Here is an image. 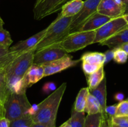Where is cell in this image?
Masks as SVG:
<instances>
[{
    "label": "cell",
    "instance_id": "obj_1",
    "mask_svg": "<svg viewBox=\"0 0 128 127\" xmlns=\"http://www.w3.org/2000/svg\"><path fill=\"white\" fill-rule=\"evenodd\" d=\"M34 54V50L21 54L6 68V82L10 92H26L28 88L24 82V77L33 64Z\"/></svg>",
    "mask_w": 128,
    "mask_h": 127
},
{
    "label": "cell",
    "instance_id": "obj_2",
    "mask_svg": "<svg viewBox=\"0 0 128 127\" xmlns=\"http://www.w3.org/2000/svg\"><path fill=\"white\" fill-rule=\"evenodd\" d=\"M67 84L62 83L50 95L38 104V110L31 117L33 123L48 127H56L58 112Z\"/></svg>",
    "mask_w": 128,
    "mask_h": 127
},
{
    "label": "cell",
    "instance_id": "obj_3",
    "mask_svg": "<svg viewBox=\"0 0 128 127\" xmlns=\"http://www.w3.org/2000/svg\"><path fill=\"white\" fill-rule=\"evenodd\" d=\"M72 17H61L60 15L47 27L43 37L34 49V52L61 42L69 35Z\"/></svg>",
    "mask_w": 128,
    "mask_h": 127
},
{
    "label": "cell",
    "instance_id": "obj_4",
    "mask_svg": "<svg viewBox=\"0 0 128 127\" xmlns=\"http://www.w3.org/2000/svg\"><path fill=\"white\" fill-rule=\"evenodd\" d=\"M31 107L26 92L19 93L10 92L4 105L5 117L10 122L20 119L29 115Z\"/></svg>",
    "mask_w": 128,
    "mask_h": 127
},
{
    "label": "cell",
    "instance_id": "obj_5",
    "mask_svg": "<svg viewBox=\"0 0 128 127\" xmlns=\"http://www.w3.org/2000/svg\"><path fill=\"white\" fill-rule=\"evenodd\" d=\"M95 36L96 31H79L70 34L58 44L70 54L94 44Z\"/></svg>",
    "mask_w": 128,
    "mask_h": 127
},
{
    "label": "cell",
    "instance_id": "obj_6",
    "mask_svg": "<svg viewBox=\"0 0 128 127\" xmlns=\"http://www.w3.org/2000/svg\"><path fill=\"white\" fill-rule=\"evenodd\" d=\"M101 0H86L81 11L72 17L70 26L69 34L78 32L85 21L97 12L98 7Z\"/></svg>",
    "mask_w": 128,
    "mask_h": 127
},
{
    "label": "cell",
    "instance_id": "obj_7",
    "mask_svg": "<svg viewBox=\"0 0 128 127\" xmlns=\"http://www.w3.org/2000/svg\"><path fill=\"white\" fill-rule=\"evenodd\" d=\"M128 27L127 22L122 16L111 19L96 30L94 44L100 43Z\"/></svg>",
    "mask_w": 128,
    "mask_h": 127
},
{
    "label": "cell",
    "instance_id": "obj_8",
    "mask_svg": "<svg viewBox=\"0 0 128 127\" xmlns=\"http://www.w3.org/2000/svg\"><path fill=\"white\" fill-rule=\"evenodd\" d=\"M68 54L59 44L42 49L34 54L33 64L43 65L45 64L61 59Z\"/></svg>",
    "mask_w": 128,
    "mask_h": 127
},
{
    "label": "cell",
    "instance_id": "obj_9",
    "mask_svg": "<svg viewBox=\"0 0 128 127\" xmlns=\"http://www.w3.org/2000/svg\"><path fill=\"white\" fill-rule=\"evenodd\" d=\"M66 0H36L33 9L34 18L41 20L61 9Z\"/></svg>",
    "mask_w": 128,
    "mask_h": 127
},
{
    "label": "cell",
    "instance_id": "obj_10",
    "mask_svg": "<svg viewBox=\"0 0 128 127\" xmlns=\"http://www.w3.org/2000/svg\"><path fill=\"white\" fill-rule=\"evenodd\" d=\"M80 61V59L73 60L72 56L68 54L62 58L45 64L42 65L44 70V77L59 73L70 67H74Z\"/></svg>",
    "mask_w": 128,
    "mask_h": 127
},
{
    "label": "cell",
    "instance_id": "obj_11",
    "mask_svg": "<svg viewBox=\"0 0 128 127\" xmlns=\"http://www.w3.org/2000/svg\"><path fill=\"white\" fill-rule=\"evenodd\" d=\"M97 12L111 19L123 16L125 12L124 4L117 0H101L98 7Z\"/></svg>",
    "mask_w": 128,
    "mask_h": 127
},
{
    "label": "cell",
    "instance_id": "obj_12",
    "mask_svg": "<svg viewBox=\"0 0 128 127\" xmlns=\"http://www.w3.org/2000/svg\"><path fill=\"white\" fill-rule=\"evenodd\" d=\"M46 31L47 27L26 39L19 41L16 44L10 47V51L11 52H17L21 54L31 50H34L36 45L43 37Z\"/></svg>",
    "mask_w": 128,
    "mask_h": 127
},
{
    "label": "cell",
    "instance_id": "obj_13",
    "mask_svg": "<svg viewBox=\"0 0 128 127\" xmlns=\"http://www.w3.org/2000/svg\"><path fill=\"white\" fill-rule=\"evenodd\" d=\"M111 19L106 16L96 12L85 21L79 31H96L98 29L103 26L104 24L110 21Z\"/></svg>",
    "mask_w": 128,
    "mask_h": 127
},
{
    "label": "cell",
    "instance_id": "obj_14",
    "mask_svg": "<svg viewBox=\"0 0 128 127\" xmlns=\"http://www.w3.org/2000/svg\"><path fill=\"white\" fill-rule=\"evenodd\" d=\"M126 43H128V27L100 42V44L106 46L111 50H114Z\"/></svg>",
    "mask_w": 128,
    "mask_h": 127
},
{
    "label": "cell",
    "instance_id": "obj_15",
    "mask_svg": "<svg viewBox=\"0 0 128 127\" xmlns=\"http://www.w3.org/2000/svg\"><path fill=\"white\" fill-rule=\"evenodd\" d=\"M44 77V70L42 65L32 64L26 72L24 82L27 88L31 87Z\"/></svg>",
    "mask_w": 128,
    "mask_h": 127
},
{
    "label": "cell",
    "instance_id": "obj_16",
    "mask_svg": "<svg viewBox=\"0 0 128 127\" xmlns=\"http://www.w3.org/2000/svg\"><path fill=\"white\" fill-rule=\"evenodd\" d=\"M84 4L82 0H71L66 2L61 7L60 16L61 17H73L82 9Z\"/></svg>",
    "mask_w": 128,
    "mask_h": 127
},
{
    "label": "cell",
    "instance_id": "obj_17",
    "mask_svg": "<svg viewBox=\"0 0 128 127\" xmlns=\"http://www.w3.org/2000/svg\"><path fill=\"white\" fill-rule=\"evenodd\" d=\"M94 97H96L98 100L102 109V113H105V110L106 108V98H107V87H106V77L100 85L93 90H90Z\"/></svg>",
    "mask_w": 128,
    "mask_h": 127
},
{
    "label": "cell",
    "instance_id": "obj_18",
    "mask_svg": "<svg viewBox=\"0 0 128 127\" xmlns=\"http://www.w3.org/2000/svg\"><path fill=\"white\" fill-rule=\"evenodd\" d=\"M19 55L20 54L11 52L10 47L0 46V70L6 69Z\"/></svg>",
    "mask_w": 128,
    "mask_h": 127
},
{
    "label": "cell",
    "instance_id": "obj_19",
    "mask_svg": "<svg viewBox=\"0 0 128 127\" xmlns=\"http://www.w3.org/2000/svg\"><path fill=\"white\" fill-rule=\"evenodd\" d=\"M80 60L82 62L104 65L105 54L100 52H86L81 56Z\"/></svg>",
    "mask_w": 128,
    "mask_h": 127
},
{
    "label": "cell",
    "instance_id": "obj_20",
    "mask_svg": "<svg viewBox=\"0 0 128 127\" xmlns=\"http://www.w3.org/2000/svg\"><path fill=\"white\" fill-rule=\"evenodd\" d=\"M87 77L88 86L89 90H91L96 88L101 82L105 78V72L104 69V66L101 67L98 70L89 75L86 76Z\"/></svg>",
    "mask_w": 128,
    "mask_h": 127
},
{
    "label": "cell",
    "instance_id": "obj_21",
    "mask_svg": "<svg viewBox=\"0 0 128 127\" xmlns=\"http://www.w3.org/2000/svg\"><path fill=\"white\" fill-rule=\"evenodd\" d=\"M89 93L90 90L88 87H84L79 91L73 107L75 110L80 112H84Z\"/></svg>",
    "mask_w": 128,
    "mask_h": 127
},
{
    "label": "cell",
    "instance_id": "obj_22",
    "mask_svg": "<svg viewBox=\"0 0 128 127\" xmlns=\"http://www.w3.org/2000/svg\"><path fill=\"white\" fill-rule=\"evenodd\" d=\"M85 113L88 115H94L98 113H102L101 107L99 103L98 100L91 93H89L86 102Z\"/></svg>",
    "mask_w": 128,
    "mask_h": 127
},
{
    "label": "cell",
    "instance_id": "obj_23",
    "mask_svg": "<svg viewBox=\"0 0 128 127\" xmlns=\"http://www.w3.org/2000/svg\"><path fill=\"white\" fill-rule=\"evenodd\" d=\"M5 70H0V104L4 105L10 93L7 85Z\"/></svg>",
    "mask_w": 128,
    "mask_h": 127
},
{
    "label": "cell",
    "instance_id": "obj_24",
    "mask_svg": "<svg viewBox=\"0 0 128 127\" xmlns=\"http://www.w3.org/2000/svg\"><path fill=\"white\" fill-rule=\"evenodd\" d=\"M84 113L77 112L72 108L71 117L67 120L71 127H84L86 120Z\"/></svg>",
    "mask_w": 128,
    "mask_h": 127
},
{
    "label": "cell",
    "instance_id": "obj_25",
    "mask_svg": "<svg viewBox=\"0 0 128 127\" xmlns=\"http://www.w3.org/2000/svg\"><path fill=\"white\" fill-rule=\"evenodd\" d=\"M102 120V113L88 115L86 117L84 127H101Z\"/></svg>",
    "mask_w": 128,
    "mask_h": 127
},
{
    "label": "cell",
    "instance_id": "obj_26",
    "mask_svg": "<svg viewBox=\"0 0 128 127\" xmlns=\"http://www.w3.org/2000/svg\"><path fill=\"white\" fill-rule=\"evenodd\" d=\"M4 22L0 23V46L10 47L12 43L10 33L3 27Z\"/></svg>",
    "mask_w": 128,
    "mask_h": 127
},
{
    "label": "cell",
    "instance_id": "obj_27",
    "mask_svg": "<svg viewBox=\"0 0 128 127\" xmlns=\"http://www.w3.org/2000/svg\"><path fill=\"white\" fill-rule=\"evenodd\" d=\"M33 123L31 115L25 116L20 119L11 122L10 127H31Z\"/></svg>",
    "mask_w": 128,
    "mask_h": 127
},
{
    "label": "cell",
    "instance_id": "obj_28",
    "mask_svg": "<svg viewBox=\"0 0 128 127\" xmlns=\"http://www.w3.org/2000/svg\"><path fill=\"white\" fill-rule=\"evenodd\" d=\"M128 54L121 48H116L113 50V60L115 62L123 64L128 61Z\"/></svg>",
    "mask_w": 128,
    "mask_h": 127
},
{
    "label": "cell",
    "instance_id": "obj_29",
    "mask_svg": "<svg viewBox=\"0 0 128 127\" xmlns=\"http://www.w3.org/2000/svg\"><path fill=\"white\" fill-rule=\"evenodd\" d=\"M111 121L117 127H128V116H114L111 117Z\"/></svg>",
    "mask_w": 128,
    "mask_h": 127
},
{
    "label": "cell",
    "instance_id": "obj_30",
    "mask_svg": "<svg viewBox=\"0 0 128 127\" xmlns=\"http://www.w3.org/2000/svg\"><path fill=\"white\" fill-rule=\"evenodd\" d=\"M104 65H100L91 64L86 63V62H82V69L84 74L86 76L94 73L98 70L101 67Z\"/></svg>",
    "mask_w": 128,
    "mask_h": 127
},
{
    "label": "cell",
    "instance_id": "obj_31",
    "mask_svg": "<svg viewBox=\"0 0 128 127\" xmlns=\"http://www.w3.org/2000/svg\"><path fill=\"white\" fill-rule=\"evenodd\" d=\"M116 116H128V99L118 103Z\"/></svg>",
    "mask_w": 128,
    "mask_h": 127
},
{
    "label": "cell",
    "instance_id": "obj_32",
    "mask_svg": "<svg viewBox=\"0 0 128 127\" xmlns=\"http://www.w3.org/2000/svg\"><path fill=\"white\" fill-rule=\"evenodd\" d=\"M56 89V85L52 82H48L44 83L42 86V90L44 93H50V92H54Z\"/></svg>",
    "mask_w": 128,
    "mask_h": 127
},
{
    "label": "cell",
    "instance_id": "obj_33",
    "mask_svg": "<svg viewBox=\"0 0 128 127\" xmlns=\"http://www.w3.org/2000/svg\"><path fill=\"white\" fill-rule=\"evenodd\" d=\"M101 127H112L111 117L106 113H102V120Z\"/></svg>",
    "mask_w": 128,
    "mask_h": 127
},
{
    "label": "cell",
    "instance_id": "obj_34",
    "mask_svg": "<svg viewBox=\"0 0 128 127\" xmlns=\"http://www.w3.org/2000/svg\"><path fill=\"white\" fill-rule=\"evenodd\" d=\"M117 105L118 104H116L113 105L106 107V110H105V113H106L108 115H109L111 117L116 116V110H117Z\"/></svg>",
    "mask_w": 128,
    "mask_h": 127
},
{
    "label": "cell",
    "instance_id": "obj_35",
    "mask_svg": "<svg viewBox=\"0 0 128 127\" xmlns=\"http://www.w3.org/2000/svg\"><path fill=\"white\" fill-rule=\"evenodd\" d=\"M105 54V64L108 63L109 61H111L112 59H113V50H109L107 52L104 53Z\"/></svg>",
    "mask_w": 128,
    "mask_h": 127
},
{
    "label": "cell",
    "instance_id": "obj_36",
    "mask_svg": "<svg viewBox=\"0 0 128 127\" xmlns=\"http://www.w3.org/2000/svg\"><path fill=\"white\" fill-rule=\"evenodd\" d=\"M10 123L11 122L6 117L0 120V127H10Z\"/></svg>",
    "mask_w": 128,
    "mask_h": 127
},
{
    "label": "cell",
    "instance_id": "obj_37",
    "mask_svg": "<svg viewBox=\"0 0 128 127\" xmlns=\"http://www.w3.org/2000/svg\"><path fill=\"white\" fill-rule=\"evenodd\" d=\"M124 97V95L122 94V93H118L115 95L114 98L116 100H118L120 102H121V101L123 100V98Z\"/></svg>",
    "mask_w": 128,
    "mask_h": 127
},
{
    "label": "cell",
    "instance_id": "obj_38",
    "mask_svg": "<svg viewBox=\"0 0 128 127\" xmlns=\"http://www.w3.org/2000/svg\"><path fill=\"white\" fill-rule=\"evenodd\" d=\"M5 117V110L4 105L0 104V120Z\"/></svg>",
    "mask_w": 128,
    "mask_h": 127
},
{
    "label": "cell",
    "instance_id": "obj_39",
    "mask_svg": "<svg viewBox=\"0 0 128 127\" xmlns=\"http://www.w3.org/2000/svg\"><path fill=\"white\" fill-rule=\"evenodd\" d=\"M119 48L122 49H123L124 51H126V52L128 54V43H126L125 44L122 45V46H121V47H119Z\"/></svg>",
    "mask_w": 128,
    "mask_h": 127
},
{
    "label": "cell",
    "instance_id": "obj_40",
    "mask_svg": "<svg viewBox=\"0 0 128 127\" xmlns=\"http://www.w3.org/2000/svg\"><path fill=\"white\" fill-rule=\"evenodd\" d=\"M124 5H125L124 14H128V0H125Z\"/></svg>",
    "mask_w": 128,
    "mask_h": 127
},
{
    "label": "cell",
    "instance_id": "obj_41",
    "mask_svg": "<svg viewBox=\"0 0 128 127\" xmlns=\"http://www.w3.org/2000/svg\"><path fill=\"white\" fill-rule=\"evenodd\" d=\"M31 127H46V126L43 125L38 124V123H32V125H31Z\"/></svg>",
    "mask_w": 128,
    "mask_h": 127
},
{
    "label": "cell",
    "instance_id": "obj_42",
    "mask_svg": "<svg viewBox=\"0 0 128 127\" xmlns=\"http://www.w3.org/2000/svg\"><path fill=\"white\" fill-rule=\"evenodd\" d=\"M59 127H71V125H70V123H68V121H66V122H65L64 123H62V125H61V126H60Z\"/></svg>",
    "mask_w": 128,
    "mask_h": 127
},
{
    "label": "cell",
    "instance_id": "obj_43",
    "mask_svg": "<svg viewBox=\"0 0 128 127\" xmlns=\"http://www.w3.org/2000/svg\"><path fill=\"white\" fill-rule=\"evenodd\" d=\"M122 17H124V20L126 21V22H127L128 25V14H124V15Z\"/></svg>",
    "mask_w": 128,
    "mask_h": 127
},
{
    "label": "cell",
    "instance_id": "obj_44",
    "mask_svg": "<svg viewBox=\"0 0 128 127\" xmlns=\"http://www.w3.org/2000/svg\"><path fill=\"white\" fill-rule=\"evenodd\" d=\"M1 22H4V21L2 19V18L1 17V16H0V23H1Z\"/></svg>",
    "mask_w": 128,
    "mask_h": 127
},
{
    "label": "cell",
    "instance_id": "obj_45",
    "mask_svg": "<svg viewBox=\"0 0 128 127\" xmlns=\"http://www.w3.org/2000/svg\"><path fill=\"white\" fill-rule=\"evenodd\" d=\"M71 1V0H66V1H65V3H66V2H68V1Z\"/></svg>",
    "mask_w": 128,
    "mask_h": 127
},
{
    "label": "cell",
    "instance_id": "obj_46",
    "mask_svg": "<svg viewBox=\"0 0 128 127\" xmlns=\"http://www.w3.org/2000/svg\"><path fill=\"white\" fill-rule=\"evenodd\" d=\"M112 127H116V126H114L113 125H112Z\"/></svg>",
    "mask_w": 128,
    "mask_h": 127
}]
</instances>
